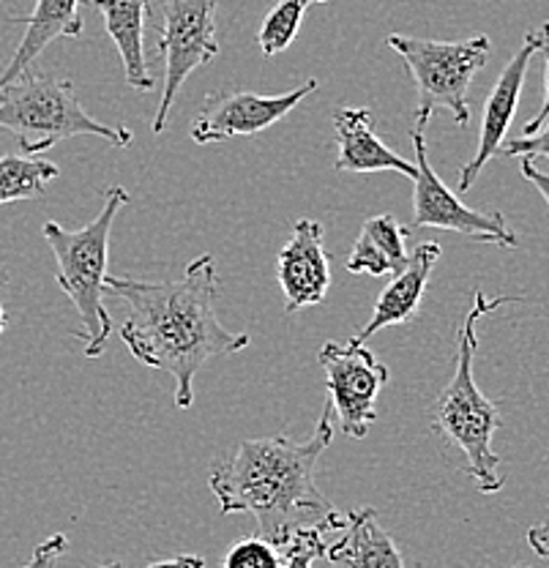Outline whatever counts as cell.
Instances as JSON below:
<instances>
[{
    "mask_svg": "<svg viewBox=\"0 0 549 568\" xmlns=\"http://www.w3.org/2000/svg\"><path fill=\"white\" fill-rule=\"evenodd\" d=\"M104 290L126 304L121 339L148 369L167 372L175 381V405H194V377L220 355L250 347V334H233L216 315L220 274L211 254L186 265L181 280L140 282L108 276Z\"/></svg>",
    "mask_w": 549,
    "mask_h": 568,
    "instance_id": "6da1fadb",
    "label": "cell"
},
{
    "mask_svg": "<svg viewBox=\"0 0 549 568\" xmlns=\"http://www.w3.org/2000/svg\"><path fill=\"white\" fill-rule=\"evenodd\" d=\"M334 437V407H323L304 440L291 435L241 440L227 459L211 467V493L222 514H252L257 536L285 549L298 532L345 530L342 517L317 489L315 467Z\"/></svg>",
    "mask_w": 549,
    "mask_h": 568,
    "instance_id": "7a4b0ae2",
    "label": "cell"
},
{
    "mask_svg": "<svg viewBox=\"0 0 549 568\" xmlns=\"http://www.w3.org/2000/svg\"><path fill=\"white\" fill-rule=\"evenodd\" d=\"M517 295H498L487 298V293L476 290L474 306L465 317L462 328L457 336V369L448 386L440 390L429 410V429L446 440L448 446L459 448L468 459L465 473L476 481L478 493L495 495L504 489V476L498 473L500 457L492 452V437L500 429L504 418L495 402H489L476 386L474 377V358L478 351L476 325L478 320L487 317L498 306L514 304Z\"/></svg>",
    "mask_w": 549,
    "mask_h": 568,
    "instance_id": "3957f363",
    "label": "cell"
},
{
    "mask_svg": "<svg viewBox=\"0 0 549 568\" xmlns=\"http://www.w3.org/2000/svg\"><path fill=\"white\" fill-rule=\"evenodd\" d=\"M129 203V192L123 186L104 189V205L93 222L80 230H67L55 222H47L41 227L44 241L55 254V276L58 287L63 290L80 315L82 331H77V339L85 342L88 358L102 355L110 339L112 317L104 306V280H108V257H110V230L118 211Z\"/></svg>",
    "mask_w": 549,
    "mask_h": 568,
    "instance_id": "277c9868",
    "label": "cell"
},
{
    "mask_svg": "<svg viewBox=\"0 0 549 568\" xmlns=\"http://www.w3.org/2000/svg\"><path fill=\"white\" fill-rule=\"evenodd\" d=\"M0 129H9L20 140L26 156H39L80 134H93L115 148H129L134 140L126 126H108L88 115L72 80H52L31 69L9 85H0Z\"/></svg>",
    "mask_w": 549,
    "mask_h": 568,
    "instance_id": "5b68a950",
    "label": "cell"
},
{
    "mask_svg": "<svg viewBox=\"0 0 549 568\" xmlns=\"http://www.w3.org/2000/svg\"><path fill=\"white\" fill-rule=\"evenodd\" d=\"M386 44L399 52L416 82V126L427 129L435 112L448 110L454 123L465 129L470 123L468 88L478 69L489 58V36H474L465 41H435L416 36L392 33Z\"/></svg>",
    "mask_w": 549,
    "mask_h": 568,
    "instance_id": "8992f818",
    "label": "cell"
},
{
    "mask_svg": "<svg viewBox=\"0 0 549 568\" xmlns=\"http://www.w3.org/2000/svg\"><path fill=\"white\" fill-rule=\"evenodd\" d=\"M153 6L156 20L151 26L159 33V55L164 58V88L153 118V132L162 134L186 77L200 67H209L220 55V0H156Z\"/></svg>",
    "mask_w": 549,
    "mask_h": 568,
    "instance_id": "52a82bcc",
    "label": "cell"
},
{
    "mask_svg": "<svg viewBox=\"0 0 549 568\" xmlns=\"http://www.w3.org/2000/svg\"><path fill=\"white\" fill-rule=\"evenodd\" d=\"M413 151H416V194H413V227H435L451 230V233L465 235L470 241L481 244H498L504 248H517L519 241L514 230L506 224V216L500 211H476L465 205L440 175L435 173L427 159V140L424 129L413 126L410 132Z\"/></svg>",
    "mask_w": 549,
    "mask_h": 568,
    "instance_id": "ba28073f",
    "label": "cell"
},
{
    "mask_svg": "<svg viewBox=\"0 0 549 568\" xmlns=\"http://www.w3.org/2000/svg\"><path fill=\"white\" fill-rule=\"evenodd\" d=\"M317 358L326 372L328 405L339 416L342 432L362 440L377 422V396L388 383V369L369 347L353 342H326Z\"/></svg>",
    "mask_w": 549,
    "mask_h": 568,
    "instance_id": "9c48e42d",
    "label": "cell"
},
{
    "mask_svg": "<svg viewBox=\"0 0 549 568\" xmlns=\"http://www.w3.org/2000/svg\"><path fill=\"white\" fill-rule=\"evenodd\" d=\"M317 91V80H306L301 88L279 93V97H260L250 91H216L200 106V115L192 123V140L200 145L224 142L233 138H252L279 123Z\"/></svg>",
    "mask_w": 549,
    "mask_h": 568,
    "instance_id": "30bf717a",
    "label": "cell"
},
{
    "mask_svg": "<svg viewBox=\"0 0 549 568\" xmlns=\"http://www.w3.org/2000/svg\"><path fill=\"white\" fill-rule=\"evenodd\" d=\"M549 39V22L541 28L530 31L525 36L522 47L511 55V61L506 63L500 77L495 80L492 93L487 97V104H484V121H481V134H478V148L468 164L459 173V192H468L470 186L478 181L481 170L487 168L489 159H495L504 148V138L509 132L514 115H517L519 93L525 88V77H528L530 58L541 50V44Z\"/></svg>",
    "mask_w": 549,
    "mask_h": 568,
    "instance_id": "8fae6325",
    "label": "cell"
},
{
    "mask_svg": "<svg viewBox=\"0 0 549 568\" xmlns=\"http://www.w3.org/2000/svg\"><path fill=\"white\" fill-rule=\"evenodd\" d=\"M276 280L285 293V312L295 315L326 301L331 287V263L323 227L315 219H298L293 235L276 257Z\"/></svg>",
    "mask_w": 549,
    "mask_h": 568,
    "instance_id": "7c38bea8",
    "label": "cell"
},
{
    "mask_svg": "<svg viewBox=\"0 0 549 568\" xmlns=\"http://www.w3.org/2000/svg\"><path fill=\"white\" fill-rule=\"evenodd\" d=\"M334 132L339 156L334 170L347 175L397 173L416 178V162H407L397 151L386 145L375 132V115L369 106H339L334 110Z\"/></svg>",
    "mask_w": 549,
    "mask_h": 568,
    "instance_id": "4fadbf2b",
    "label": "cell"
},
{
    "mask_svg": "<svg viewBox=\"0 0 549 568\" xmlns=\"http://www.w3.org/2000/svg\"><path fill=\"white\" fill-rule=\"evenodd\" d=\"M440 244L427 241V244L416 246V252L407 260L405 271H399L394 276L392 284H386L380 295L375 301V315L369 317V323L353 336V345H364L369 336H375L377 331L392 328V325H405L421 310V298L427 293L429 276H433L435 263L440 260Z\"/></svg>",
    "mask_w": 549,
    "mask_h": 568,
    "instance_id": "5bb4252c",
    "label": "cell"
},
{
    "mask_svg": "<svg viewBox=\"0 0 549 568\" xmlns=\"http://www.w3.org/2000/svg\"><path fill=\"white\" fill-rule=\"evenodd\" d=\"M82 0H37V9L26 17H11V22H26V36H22L20 47L11 55L9 67L0 74V85H9L17 77L26 74L33 67V61L61 36L69 39H80L82 33V17H80Z\"/></svg>",
    "mask_w": 549,
    "mask_h": 568,
    "instance_id": "9a60e30c",
    "label": "cell"
},
{
    "mask_svg": "<svg viewBox=\"0 0 549 568\" xmlns=\"http://www.w3.org/2000/svg\"><path fill=\"white\" fill-rule=\"evenodd\" d=\"M102 11L104 31L118 47L123 61L129 88L145 93L153 91V77L145 67V26H148V0H85Z\"/></svg>",
    "mask_w": 549,
    "mask_h": 568,
    "instance_id": "2e32d148",
    "label": "cell"
},
{
    "mask_svg": "<svg viewBox=\"0 0 549 568\" xmlns=\"http://www.w3.org/2000/svg\"><path fill=\"white\" fill-rule=\"evenodd\" d=\"M326 558L336 568H405L403 552L383 530L375 508L347 514V532L331 544Z\"/></svg>",
    "mask_w": 549,
    "mask_h": 568,
    "instance_id": "e0dca14e",
    "label": "cell"
},
{
    "mask_svg": "<svg viewBox=\"0 0 549 568\" xmlns=\"http://www.w3.org/2000/svg\"><path fill=\"white\" fill-rule=\"evenodd\" d=\"M410 235V227H403L392 213L366 219L356 244H353L350 257H347V271L350 274H369V276H397L405 271L407 254L405 241Z\"/></svg>",
    "mask_w": 549,
    "mask_h": 568,
    "instance_id": "ac0fdd59",
    "label": "cell"
},
{
    "mask_svg": "<svg viewBox=\"0 0 549 568\" xmlns=\"http://www.w3.org/2000/svg\"><path fill=\"white\" fill-rule=\"evenodd\" d=\"M61 175L58 164L44 156L6 153L0 156V205L39 200L47 194V183Z\"/></svg>",
    "mask_w": 549,
    "mask_h": 568,
    "instance_id": "d6986e66",
    "label": "cell"
},
{
    "mask_svg": "<svg viewBox=\"0 0 549 568\" xmlns=\"http://www.w3.org/2000/svg\"><path fill=\"white\" fill-rule=\"evenodd\" d=\"M312 6V0H279L274 9L265 14L263 26L257 31V44L263 55H279L287 47L293 44V39L301 31V22H304L306 9Z\"/></svg>",
    "mask_w": 549,
    "mask_h": 568,
    "instance_id": "ffe728a7",
    "label": "cell"
},
{
    "mask_svg": "<svg viewBox=\"0 0 549 568\" xmlns=\"http://www.w3.org/2000/svg\"><path fill=\"white\" fill-rule=\"evenodd\" d=\"M222 568H282V552L265 538L246 536L227 549Z\"/></svg>",
    "mask_w": 549,
    "mask_h": 568,
    "instance_id": "44dd1931",
    "label": "cell"
},
{
    "mask_svg": "<svg viewBox=\"0 0 549 568\" xmlns=\"http://www.w3.org/2000/svg\"><path fill=\"white\" fill-rule=\"evenodd\" d=\"M326 532L321 530H306L298 532L285 549H282V568H312L317 558H326L328 544Z\"/></svg>",
    "mask_w": 549,
    "mask_h": 568,
    "instance_id": "7402d4cb",
    "label": "cell"
},
{
    "mask_svg": "<svg viewBox=\"0 0 549 568\" xmlns=\"http://www.w3.org/2000/svg\"><path fill=\"white\" fill-rule=\"evenodd\" d=\"M500 153H504V156H519V159H549V123L547 126H541L536 134H530V138L506 142V145L500 148Z\"/></svg>",
    "mask_w": 549,
    "mask_h": 568,
    "instance_id": "603a6c76",
    "label": "cell"
},
{
    "mask_svg": "<svg viewBox=\"0 0 549 568\" xmlns=\"http://www.w3.org/2000/svg\"><path fill=\"white\" fill-rule=\"evenodd\" d=\"M67 547H69V538L63 536V532H55V536H50L47 541L39 544L33 558L22 568H55L58 560H61L63 552H67Z\"/></svg>",
    "mask_w": 549,
    "mask_h": 568,
    "instance_id": "cb8c5ba5",
    "label": "cell"
},
{
    "mask_svg": "<svg viewBox=\"0 0 549 568\" xmlns=\"http://www.w3.org/2000/svg\"><path fill=\"white\" fill-rule=\"evenodd\" d=\"M541 55H545V63H547V80H545V102H541V110L536 112L533 121L525 123V138H530V134L539 132L541 126H545V121L549 118V39L541 44Z\"/></svg>",
    "mask_w": 549,
    "mask_h": 568,
    "instance_id": "d4e9b609",
    "label": "cell"
},
{
    "mask_svg": "<svg viewBox=\"0 0 549 568\" xmlns=\"http://www.w3.org/2000/svg\"><path fill=\"white\" fill-rule=\"evenodd\" d=\"M522 175L528 178L530 183H533L536 189H539L541 192V197H545V203H547V209H549V175L547 173H541L539 168H536V162L533 159H522Z\"/></svg>",
    "mask_w": 549,
    "mask_h": 568,
    "instance_id": "484cf974",
    "label": "cell"
},
{
    "mask_svg": "<svg viewBox=\"0 0 549 568\" xmlns=\"http://www.w3.org/2000/svg\"><path fill=\"white\" fill-rule=\"evenodd\" d=\"M528 544L533 547V552L539 555V558L549 560V519L547 523L533 525V528L528 530Z\"/></svg>",
    "mask_w": 549,
    "mask_h": 568,
    "instance_id": "4316f807",
    "label": "cell"
},
{
    "mask_svg": "<svg viewBox=\"0 0 549 568\" xmlns=\"http://www.w3.org/2000/svg\"><path fill=\"white\" fill-rule=\"evenodd\" d=\"M148 568H205V560L200 555H179V558H167V560H156Z\"/></svg>",
    "mask_w": 549,
    "mask_h": 568,
    "instance_id": "83f0119b",
    "label": "cell"
},
{
    "mask_svg": "<svg viewBox=\"0 0 549 568\" xmlns=\"http://www.w3.org/2000/svg\"><path fill=\"white\" fill-rule=\"evenodd\" d=\"M6 284H9V274H6V271H0V334H3L6 323H9V320H6V310H3V287H6Z\"/></svg>",
    "mask_w": 549,
    "mask_h": 568,
    "instance_id": "f1b7e54d",
    "label": "cell"
},
{
    "mask_svg": "<svg viewBox=\"0 0 549 568\" xmlns=\"http://www.w3.org/2000/svg\"><path fill=\"white\" fill-rule=\"evenodd\" d=\"M96 568H123L121 564H110V566H96Z\"/></svg>",
    "mask_w": 549,
    "mask_h": 568,
    "instance_id": "f546056e",
    "label": "cell"
},
{
    "mask_svg": "<svg viewBox=\"0 0 549 568\" xmlns=\"http://www.w3.org/2000/svg\"><path fill=\"white\" fill-rule=\"evenodd\" d=\"M312 3H326V0H312Z\"/></svg>",
    "mask_w": 549,
    "mask_h": 568,
    "instance_id": "4dcf8cb0",
    "label": "cell"
}]
</instances>
